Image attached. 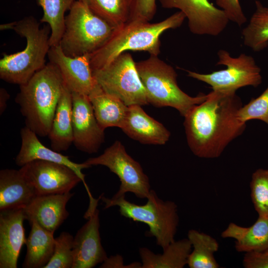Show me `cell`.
Instances as JSON below:
<instances>
[{
    "instance_id": "obj_3",
    "label": "cell",
    "mask_w": 268,
    "mask_h": 268,
    "mask_svg": "<svg viewBox=\"0 0 268 268\" xmlns=\"http://www.w3.org/2000/svg\"><path fill=\"white\" fill-rule=\"evenodd\" d=\"M185 18V14L179 11L156 23L129 21L116 29L102 47L90 55L92 70L106 66L128 51H144L150 55L158 56L160 52L161 34L168 29L180 27Z\"/></svg>"
},
{
    "instance_id": "obj_34",
    "label": "cell",
    "mask_w": 268,
    "mask_h": 268,
    "mask_svg": "<svg viewBox=\"0 0 268 268\" xmlns=\"http://www.w3.org/2000/svg\"><path fill=\"white\" fill-rule=\"evenodd\" d=\"M216 3L224 11L229 21L239 26L247 21L239 0H216Z\"/></svg>"
},
{
    "instance_id": "obj_27",
    "label": "cell",
    "mask_w": 268,
    "mask_h": 268,
    "mask_svg": "<svg viewBox=\"0 0 268 268\" xmlns=\"http://www.w3.org/2000/svg\"><path fill=\"white\" fill-rule=\"evenodd\" d=\"M85 4L93 12L116 29L131 18L134 0H77Z\"/></svg>"
},
{
    "instance_id": "obj_9",
    "label": "cell",
    "mask_w": 268,
    "mask_h": 268,
    "mask_svg": "<svg viewBox=\"0 0 268 268\" xmlns=\"http://www.w3.org/2000/svg\"><path fill=\"white\" fill-rule=\"evenodd\" d=\"M217 56V65H224L226 68L206 74L187 70L188 76L220 91L236 92L243 87H257L261 84V69L251 56L243 53L234 58L224 50H219Z\"/></svg>"
},
{
    "instance_id": "obj_4",
    "label": "cell",
    "mask_w": 268,
    "mask_h": 268,
    "mask_svg": "<svg viewBox=\"0 0 268 268\" xmlns=\"http://www.w3.org/2000/svg\"><path fill=\"white\" fill-rule=\"evenodd\" d=\"M13 30L25 38L26 45L20 52L3 54L0 60V78L6 82L21 85L46 65L45 58L51 47V30L49 26L41 28L33 16L15 22Z\"/></svg>"
},
{
    "instance_id": "obj_2",
    "label": "cell",
    "mask_w": 268,
    "mask_h": 268,
    "mask_svg": "<svg viewBox=\"0 0 268 268\" xmlns=\"http://www.w3.org/2000/svg\"><path fill=\"white\" fill-rule=\"evenodd\" d=\"M20 86L15 102L25 126L38 136H48L65 84L58 68L49 62Z\"/></svg>"
},
{
    "instance_id": "obj_1",
    "label": "cell",
    "mask_w": 268,
    "mask_h": 268,
    "mask_svg": "<svg viewBox=\"0 0 268 268\" xmlns=\"http://www.w3.org/2000/svg\"><path fill=\"white\" fill-rule=\"evenodd\" d=\"M242 106L236 92L212 90L204 101L188 113L184 127L188 145L194 155L202 158H218L242 134L246 125L237 118Z\"/></svg>"
},
{
    "instance_id": "obj_18",
    "label": "cell",
    "mask_w": 268,
    "mask_h": 268,
    "mask_svg": "<svg viewBox=\"0 0 268 268\" xmlns=\"http://www.w3.org/2000/svg\"><path fill=\"white\" fill-rule=\"evenodd\" d=\"M72 193L36 196L24 208L26 220L35 221L54 233L69 215L67 204Z\"/></svg>"
},
{
    "instance_id": "obj_26",
    "label": "cell",
    "mask_w": 268,
    "mask_h": 268,
    "mask_svg": "<svg viewBox=\"0 0 268 268\" xmlns=\"http://www.w3.org/2000/svg\"><path fill=\"white\" fill-rule=\"evenodd\" d=\"M187 238L192 247L188 259L187 265L189 268H219L214 257L219 245L214 238L206 233L191 229L188 231Z\"/></svg>"
},
{
    "instance_id": "obj_10",
    "label": "cell",
    "mask_w": 268,
    "mask_h": 268,
    "mask_svg": "<svg viewBox=\"0 0 268 268\" xmlns=\"http://www.w3.org/2000/svg\"><path fill=\"white\" fill-rule=\"evenodd\" d=\"M92 166L107 167L119 178L121 185L115 197L132 193L139 199H146L151 191L149 180L140 164L127 152L122 143L117 140L100 155L84 162Z\"/></svg>"
},
{
    "instance_id": "obj_14",
    "label": "cell",
    "mask_w": 268,
    "mask_h": 268,
    "mask_svg": "<svg viewBox=\"0 0 268 268\" xmlns=\"http://www.w3.org/2000/svg\"><path fill=\"white\" fill-rule=\"evenodd\" d=\"M71 93L73 144L82 152H96L104 141V129L95 117L88 96Z\"/></svg>"
},
{
    "instance_id": "obj_17",
    "label": "cell",
    "mask_w": 268,
    "mask_h": 268,
    "mask_svg": "<svg viewBox=\"0 0 268 268\" xmlns=\"http://www.w3.org/2000/svg\"><path fill=\"white\" fill-rule=\"evenodd\" d=\"M21 145L15 159L17 165L22 167L36 160L53 162L64 164L72 169L81 178L86 190L89 198L92 196L85 182V175L82 170L90 167L84 162L77 163L70 160L68 156L51 149L43 145L38 135L32 130L25 126L20 131Z\"/></svg>"
},
{
    "instance_id": "obj_33",
    "label": "cell",
    "mask_w": 268,
    "mask_h": 268,
    "mask_svg": "<svg viewBox=\"0 0 268 268\" xmlns=\"http://www.w3.org/2000/svg\"><path fill=\"white\" fill-rule=\"evenodd\" d=\"M156 11V0H134L130 20L150 21Z\"/></svg>"
},
{
    "instance_id": "obj_7",
    "label": "cell",
    "mask_w": 268,
    "mask_h": 268,
    "mask_svg": "<svg viewBox=\"0 0 268 268\" xmlns=\"http://www.w3.org/2000/svg\"><path fill=\"white\" fill-rule=\"evenodd\" d=\"M116 29L83 2L75 0L65 17L59 45L69 57L90 55L102 47Z\"/></svg>"
},
{
    "instance_id": "obj_13",
    "label": "cell",
    "mask_w": 268,
    "mask_h": 268,
    "mask_svg": "<svg viewBox=\"0 0 268 268\" xmlns=\"http://www.w3.org/2000/svg\"><path fill=\"white\" fill-rule=\"evenodd\" d=\"M159 0L164 8L182 11L188 19L190 31L195 35L218 36L229 21L224 11L208 0Z\"/></svg>"
},
{
    "instance_id": "obj_5",
    "label": "cell",
    "mask_w": 268,
    "mask_h": 268,
    "mask_svg": "<svg viewBox=\"0 0 268 268\" xmlns=\"http://www.w3.org/2000/svg\"><path fill=\"white\" fill-rule=\"evenodd\" d=\"M135 64L148 103L152 105L173 107L185 117L207 97V94L203 93L192 97L184 92L178 85L177 74L174 68L158 56L150 55Z\"/></svg>"
},
{
    "instance_id": "obj_22",
    "label": "cell",
    "mask_w": 268,
    "mask_h": 268,
    "mask_svg": "<svg viewBox=\"0 0 268 268\" xmlns=\"http://www.w3.org/2000/svg\"><path fill=\"white\" fill-rule=\"evenodd\" d=\"M72 112V93L65 85L48 135L55 151H66L73 143Z\"/></svg>"
},
{
    "instance_id": "obj_19",
    "label": "cell",
    "mask_w": 268,
    "mask_h": 268,
    "mask_svg": "<svg viewBox=\"0 0 268 268\" xmlns=\"http://www.w3.org/2000/svg\"><path fill=\"white\" fill-rule=\"evenodd\" d=\"M121 129L131 138L145 144H164L170 136L161 123L148 115L138 105L128 106Z\"/></svg>"
},
{
    "instance_id": "obj_25",
    "label": "cell",
    "mask_w": 268,
    "mask_h": 268,
    "mask_svg": "<svg viewBox=\"0 0 268 268\" xmlns=\"http://www.w3.org/2000/svg\"><path fill=\"white\" fill-rule=\"evenodd\" d=\"M192 247L188 238L174 241L163 249L162 254H155L141 247L139 254L141 268H183L187 265Z\"/></svg>"
},
{
    "instance_id": "obj_11",
    "label": "cell",
    "mask_w": 268,
    "mask_h": 268,
    "mask_svg": "<svg viewBox=\"0 0 268 268\" xmlns=\"http://www.w3.org/2000/svg\"><path fill=\"white\" fill-rule=\"evenodd\" d=\"M20 170L37 196L68 193L82 182L69 167L51 161L33 160L21 167Z\"/></svg>"
},
{
    "instance_id": "obj_35",
    "label": "cell",
    "mask_w": 268,
    "mask_h": 268,
    "mask_svg": "<svg viewBox=\"0 0 268 268\" xmlns=\"http://www.w3.org/2000/svg\"><path fill=\"white\" fill-rule=\"evenodd\" d=\"M243 266L245 268H268V248L262 251L245 253Z\"/></svg>"
},
{
    "instance_id": "obj_23",
    "label": "cell",
    "mask_w": 268,
    "mask_h": 268,
    "mask_svg": "<svg viewBox=\"0 0 268 268\" xmlns=\"http://www.w3.org/2000/svg\"><path fill=\"white\" fill-rule=\"evenodd\" d=\"M95 117L103 129L121 128L127 116L128 106L119 98L110 95L97 84L89 94Z\"/></svg>"
},
{
    "instance_id": "obj_20",
    "label": "cell",
    "mask_w": 268,
    "mask_h": 268,
    "mask_svg": "<svg viewBox=\"0 0 268 268\" xmlns=\"http://www.w3.org/2000/svg\"><path fill=\"white\" fill-rule=\"evenodd\" d=\"M36 196L20 169L0 171V211L24 209Z\"/></svg>"
},
{
    "instance_id": "obj_37",
    "label": "cell",
    "mask_w": 268,
    "mask_h": 268,
    "mask_svg": "<svg viewBox=\"0 0 268 268\" xmlns=\"http://www.w3.org/2000/svg\"><path fill=\"white\" fill-rule=\"evenodd\" d=\"M9 98V95L7 91L1 88L0 89V114L1 115L5 111L6 106L7 102Z\"/></svg>"
},
{
    "instance_id": "obj_15",
    "label": "cell",
    "mask_w": 268,
    "mask_h": 268,
    "mask_svg": "<svg viewBox=\"0 0 268 268\" xmlns=\"http://www.w3.org/2000/svg\"><path fill=\"white\" fill-rule=\"evenodd\" d=\"M47 56L49 62L59 69L65 85L71 93L88 96L97 84L91 67L90 55L69 57L59 44L50 47Z\"/></svg>"
},
{
    "instance_id": "obj_24",
    "label": "cell",
    "mask_w": 268,
    "mask_h": 268,
    "mask_svg": "<svg viewBox=\"0 0 268 268\" xmlns=\"http://www.w3.org/2000/svg\"><path fill=\"white\" fill-rule=\"evenodd\" d=\"M29 223L31 228L25 242L27 252L22 266L24 268H44L54 253V233L35 221Z\"/></svg>"
},
{
    "instance_id": "obj_36",
    "label": "cell",
    "mask_w": 268,
    "mask_h": 268,
    "mask_svg": "<svg viewBox=\"0 0 268 268\" xmlns=\"http://www.w3.org/2000/svg\"><path fill=\"white\" fill-rule=\"evenodd\" d=\"M123 257L119 255L108 257L99 267L101 268H141V263L134 262L129 265H124Z\"/></svg>"
},
{
    "instance_id": "obj_16",
    "label": "cell",
    "mask_w": 268,
    "mask_h": 268,
    "mask_svg": "<svg viewBox=\"0 0 268 268\" xmlns=\"http://www.w3.org/2000/svg\"><path fill=\"white\" fill-rule=\"evenodd\" d=\"M24 209L0 211V268H16L19 254L25 244Z\"/></svg>"
},
{
    "instance_id": "obj_29",
    "label": "cell",
    "mask_w": 268,
    "mask_h": 268,
    "mask_svg": "<svg viewBox=\"0 0 268 268\" xmlns=\"http://www.w3.org/2000/svg\"><path fill=\"white\" fill-rule=\"evenodd\" d=\"M75 0H37L42 8L43 15L40 20L50 27V46L59 45L65 28V13Z\"/></svg>"
},
{
    "instance_id": "obj_6",
    "label": "cell",
    "mask_w": 268,
    "mask_h": 268,
    "mask_svg": "<svg viewBox=\"0 0 268 268\" xmlns=\"http://www.w3.org/2000/svg\"><path fill=\"white\" fill-rule=\"evenodd\" d=\"M100 196L105 209L118 206L122 216L146 224L149 227L146 235L154 237L157 245L162 249L175 241L179 218L177 205L174 201L160 199L152 190L143 205L128 201L125 195L113 196L110 199Z\"/></svg>"
},
{
    "instance_id": "obj_12",
    "label": "cell",
    "mask_w": 268,
    "mask_h": 268,
    "mask_svg": "<svg viewBox=\"0 0 268 268\" xmlns=\"http://www.w3.org/2000/svg\"><path fill=\"white\" fill-rule=\"evenodd\" d=\"M99 199L89 201L84 218L87 221L77 231L73 238L72 268H92L108 258L103 247L99 232Z\"/></svg>"
},
{
    "instance_id": "obj_32",
    "label": "cell",
    "mask_w": 268,
    "mask_h": 268,
    "mask_svg": "<svg viewBox=\"0 0 268 268\" xmlns=\"http://www.w3.org/2000/svg\"><path fill=\"white\" fill-rule=\"evenodd\" d=\"M237 118L243 123L251 120H260L268 125V86L258 97L242 106L237 113Z\"/></svg>"
},
{
    "instance_id": "obj_8",
    "label": "cell",
    "mask_w": 268,
    "mask_h": 268,
    "mask_svg": "<svg viewBox=\"0 0 268 268\" xmlns=\"http://www.w3.org/2000/svg\"><path fill=\"white\" fill-rule=\"evenodd\" d=\"M93 74L104 91L127 106L148 103L135 62L130 54L122 53L106 66L93 70Z\"/></svg>"
},
{
    "instance_id": "obj_30",
    "label": "cell",
    "mask_w": 268,
    "mask_h": 268,
    "mask_svg": "<svg viewBox=\"0 0 268 268\" xmlns=\"http://www.w3.org/2000/svg\"><path fill=\"white\" fill-rule=\"evenodd\" d=\"M250 196L258 216L268 217V169L260 168L252 175Z\"/></svg>"
},
{
    "instance_id": "obj_21",
    "label": "cell",
    "mask_w": 268,
    "mask_h": 268,
    "mask_svg": "<svg viewBox=\"0 0 268 268\" xmlns=\"http://www.w3.org/2000/svg\"><path fill=\"white\" fill-rule=\"evenodd\" d=\"M223 238L235 240L234 247L240 253L259 252L268 248V217L258 216L249 227L230 222L221 233Z\"/></svg>"
},
{
    "instance_id": "obj_28",
    "label": "cell",
    "mask_w": 268,
    "mask_h": 268,
    "mask_svg": "<svg viewBox=\"0 0 268 268\" xmlns=\"http://www.w3.org/2000/svg\"><path fill=\"white\" fill-rule=\"evenodd\" d=\"M255 3L256 11L241 34L244 45L259 52L268 46V7L259 1Z\"/></svg>"
},
{
    "instance_id": "obj_38",
    "label": "cell",
    "mask_w": 268,
    "mask_h": 268,
    "mask_svg": "<svg viewBox=\"0 0 268 268\" xmlns=\"http://www.w3.org/2000/svg\"><path fill=\"white\" fill-rule=\"evenodd\" d=\"M15 22L4 24L1 25L0 26V29L1 30L5 29H13L14 26Z\"/></svg>"
},
{
    "instance_id": "obj_31",
    "label": "cell",
    "mask_w": 268,
    "mask_h": 268,
    "mask_svg": "<svg viewBox=\"0 0 268 268\" xmlns=\"http://www.w3.org/2000/svg\"><path fill=\"white\" fill-rule=\"evenodd\" d=\"M73 238L67 232H63L55 238L54 253L44 268H72Z\"/></svg>"
}]
</instances>
